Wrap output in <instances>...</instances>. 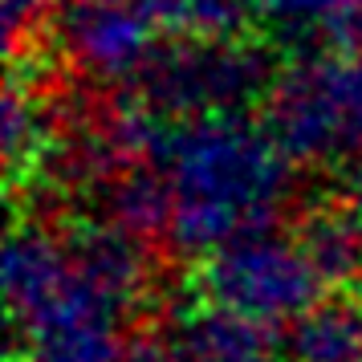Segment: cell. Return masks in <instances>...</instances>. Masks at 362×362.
<instances>
[{"mask_svg": "<svg viewBox=\"0 0 362 362\" xmlns=\"http://www.w3.org/2000/svg\"><path fill=\"white\" fill-rule=\"evenodd\" d=\"M143 289V240L106 220L74 232L21 224L4 245V305L21 362H131L127 326Z\"/></svg>", "mask_w": 362, "mask_h": 362, "instance_id": "obj_1", "label": "cell"}, {"mask_svg": "<svg viewBox=\"0 0 362 362\" xmlns=\"http://www.w3.org/2000/svg\"><path fill=\"white\" fill-rule=\"evenodd\" d=\"M151 167L163 175L171 199V248L204 261L248 236L273 232L293 183V159L264 122L245 115L167 122Z\"/></svg>", "mask_w": 362, "mask_h": 362, "instance_id": "obj_2", "label": "cell"}, {"mask_svg": "<svg viewBox=\"0 0 362 362\" xmlns=\"http://www.w3.org/2000/svg\"><path fill=\"white\" fill-rule=\"evenodd\" d=\"M264 127L297 163L362 155V49L297 57L264 90Z\"/></svg>", "mask_w": 362, "mask_h": 362, "instance_id": "obj_3", "label": "cell"}, {"mask_svg": "<svg viewBox=\"0 0 362 362\" xmlns=\"http://www.w3.org/2000/svg\"><path fill=\"white\" fill-rule=\"evenodd\" d=\"M199 285H204V301L269 334L285 322L297 326L322 301V289H326L301 240H289L277 232L248 236L240 245H228L224 252L208 257Z\"/></svg>", "mask_w": 362, "mask_h": 362, "instance_id": "obj_4", "label": "cell"}, {"mask_svg": "<svg viewBox=\"0 0 362 362\" xmlns=\"http://www.w3.org/2000/svg\"><path fill=\"white\" fill-rule=\"evenodd\" d=\"M264 57L240 41H171L139 82V102L159 118L240 115L257 90H269Z\"/></svg>", "mask_w": 362, "mask_h": 362, "instance_id": "obj_5", "label": "cell"}, {"mask_svg": "<svg viewBox=\"0 0 362 362\" xmlns=\"http://www.w3.org/2000/svg\"><path fill=\"white\" fill-rule=\"evenodd\" d=\"M159 25L139 0H94L69 4L62 17L66 57L98 82H143L159 57Z\"/></svg>", "mask_w": 362, "mask_h": 362, "instance_id": "obj_6", "label": "cell"}, {"mask_svg": "<svg viewBox=\"0 0 362 362\" xmlns=\"http://www.w3.org/2000/svg\"><path fill=\"white\" fill-rule=\"evenodd\" d=\"M131 362H273V334L212 301L183 305L131 350Z\"/></svg>", "mask_w": 362, "mask_h": 362, "instance_id": "obj_7", "label": "cell"}, {"mask_svg": "<svg viewBox=\"0 0 362 362\" xmlns=\"http://www.w3.org/2000/svg\"><path fill=\"white\" fill-rule=\"evenodd\" d=\"M289 362H362V301H317L289 334Z\"/></svg>", "mask_w": 362, "mask_h": 362, "instance_id": "obj_8", "label": "cell"}, {"mask_svg": "<svg viewBox=\"0 0 362 362\" xmlns=\"http://www.w3.org/2000/svg\"><path fill=\"white\" fill-rule=\"evenodd\" d=\"M305 257L313 261L322 285L346 289L362 281V212L358 208H326L310 216L305 232L297 236Z\"/></svg>", "mask_w": 362, "mask_h": 362, "instance_id": "obj_9", "label": "cell"}, {"mask_svg": "<svg viewBox=\"0 0 362 362\" xmlns=\"http://www.w3.org/2000/svg\"><path fill=\"white\" fill-rule=\"evenodd\" d=\"M273 29L329 41V49H362V0H248Z\"/></svg>", "mask_w": 362, "mask_h": 362, "instance_id": "obj_10", "label": "cell"}, {"mask_svg": "<svg viewBox=\"0 0 362 362\" xmlns=\"http://www.w3.org/2000/svg\"><path fill=\"white\" fill-rule=\"evenodd\" d=\"M102 204H106V224L122 228L134 240L167 236L171 199H167L163 175L155 167H134V171L115 175L102 187Z\"/></svg>", "mask_w": 362, "mask_h": 362, "instance_id": "obj_11", "label": "cell"}, {"mask_svg": "<svg viewBox=\"0 0 362 362\" xmlns=\"http://www.w3.org/2000/svg\"><path fill=\"white\" fill-rule=\"evenodd\" d=\"M57 151V134H53V118L37 106V98L25 90L17 74L4 94V155H8V175L21 183L33 175L41 163H49Z\"/></svg>", "mask_w": 362, "mask_h": 362, "instance_id": "obj_12", "label": "cell"}, {"mask_svg": "<svg viewBox=\"0 0 362 362\" xmlns=\"http://www.w3.org/2000/svg\"><path fill=\"white\" fill-rule=\"evenodd\" d=\"M159 25L163 37L175 41H236L252 13L248 0H139Z\"/></svg>", "mask_w": 362, "mask_h": 362, "instance_id": "obj_13", "label": "cell"}, {"mask_svg": "<svg viewBox=\"0 0 362 362\" xmlns=\"http://www.w3.org/2000/svg\"><path fill=\"white\" fill-rule=\"evenodd\" d=\"M45 17V0H0V29H4V53L17 62L25 41H33Z\"/></svg>", "mask_w": 362, "mask_h": 362, "instance_id": "obj_14", "label": "cell"}, {"mask_svg": "<svg viewBox=\"0 0 362 362\" xmlns=\"http://www.w3.org/2000/svg\"><path fill=\"white\" fill-rule=\"evenodd\" d=\"M69 4H94V0H69Z\"/></svg>", "mask_w": 362, "mask_h": 362, "instance_id": "obj_15", "label": "cell"}]
</instances>
